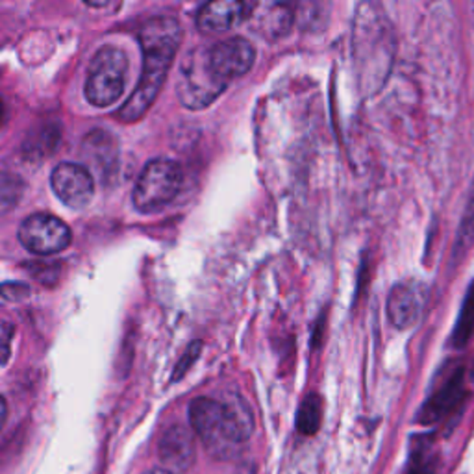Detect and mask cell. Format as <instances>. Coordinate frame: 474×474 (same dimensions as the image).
I'll list each match as a JSON object with an SVG mask.
<instances>
[{"label": "cell", "mask_w": 474, "mask_h": 474, "mask_svg": "<svg viewBox=\"0 0 474 474\" xmlns=\"http://www.w3.org/2000/svg\"><path fill=\"white\" fill-rule=\"evenodd\" d=\"M182 41V28L172 15H156L139 28L143 67L130 98L118 109L123 123H134L147 113L158 97Z\"/></svg>", "instance_id": "1"}, {"label": "cell", "mask_w": 474, "mask_h": 474, "mask_svg": "<svg viewBox=\"0 0 474 474\" xmlns=\"http://www.w3.org/2000/svg\"><path fill=\"white\" fill-rule=\"evenodd\" d=\"M127 73L129 59L121 48L111 45L98 48L88 69L86 98L98 108L117 102L125 91Z\"/></svg>", "instance_id": "2"}, {"label": "cell", "mask_w": 474, "mask_h": 474, "mask_svg": "<svg viewBox=\"0 0 474 474\" xmlns=\"http://www.w3.org/2000/svg\"><path fill=\"white\" fill-rule=\"evenodd\" d=\"M182 169L176 161L158 158L145 165L132 191L134 206L139 211H154L167 206L180 191Z\"/></svg>", "instance_id": "3"}, {"label": "cell", "mask_w": 474, "mask_h": 474, "mask_svg": "<svg viewBox=\"0 0 474 474\" xmlns=\"http://www.w3.org/2000/svg\"><path fill=\"white\" fill-rule=\"evenodd\" d=\"M254 56L256 50L252 43L240 36L228 37L210 48H204L208 71L224 89L232 80L243 77L252 67Z\"/></svg>", "instance_id": "4"}, {"label": "cell", "mask_w": 474, "mask_h": 474, "mask_svg": "<svg viewBox=\"0 0 474 474\" xmlns=\"http://www.w3.org/2000/svg\"><path fill=\"white\" fill-rule=\"evenodd\" d=\"M224 88L211 77L206 66L204 48L193 50L186 56L180 71V82H178V98L186 108L201 109L210 106Z\"/></svg>", "instance_id": "5"}, {"label": "cell", "mask_w": 474, "mask_h": 474, "mask_svg": "<svg viewBox=\"0 0 474 474\" xmlns=\"http://www.w3.org/2000/svg\"><path fill=\"white\" fill-rule=\"evenodd\" d=\"M19 242L34 254L50 256L71 245V230L62 219L50 213H34L21 222Z\"/></svg>", "instance_id": "6"}, {"label": "cell", "mask_w": 474, "mask_h": 474, "mask_svg": "<svg viewBox=\"0 0 474 474\" xmlns=\"http://www.w3.org/2000/svg\"><path fill=\"white\" fill-rule=\"evenodd\" d=\"M190 423L206 447L217 452L235 447L228 438L222 402L206 397L195 398L190 406Z\"/></svg>", "instance_id": "7"}, {"label": "cell", "mask_w": 474, "mask_h": 474, "mask_svg": "<svg viewBox=\"0 0 474 474\" xmlns=\"http://www.w3.org/2000/svg\"><path fill=\"white\" fill-rule=\"evenodd\" d=\"M50 186L66 206L80 210L93 199L95 182L91 172L78 163H59L50 174Z\"/></svg>", "instance_id": "8"}, {"label": "cell", "mask_w": 474, "mask_h": 474, "mask_svg": "<svg viewBox=\"0 0 474 474\" xmlns=\"http://www.w3.org/2000/svg\"><path fill=\"white\" fill-rule=\"evenodd\" d=\"M427 303V287L419 282H400L397 283L387 299L389 321L400 328H411L421 319Z\"/></svg>", "instance_id": "9"}, {"label": "cell", "mask_w": 474, "mask_h": 474, "mask_svg": "<svg viewBox=\"0 0 474 474\" xmlns=\"http://www.w3.org/2000/svg\"><path fill=\"white\" fill-rule=\"evenodd\" d=\"M465 398V371L456 367L447 380L432 393L419 411L417 421L421 425H436L459 407Z\"/></svg>", "instance_id": "10"}, {"label": "cell", "mask_w": 474, "mask_h": 474, "mask_svg": "<svg viewBox=\"0 0 474 474\" xmlns=\"http://www.w3.org/2000/svg\"><path fill=\"white\" fill-rule=\"evenodd\" d=\"M160 459L163 463V469L170 470L172 474L188 472L197 458L195 452V438L193 434L182 427L174 425L165 430V434L160 439Z\"/></svg>", "instance_id": "11"}, {"label": "cell", "mask_w": 474, "mask_h": 474, "mask_svg": "<svg viewBox=\"0 0 474 474\" xmlns=\"http://www.w3.org/2000/svg\"><path fill=\"white\" fill-rule=\"evenodd\" d=\"M256 5L252 3H235V0H222V3H210L197 14V26L202 32L217 34L224 32L235 25L252 17Z\"/></svg>", "instance_id": "12"}, {"label": "cell", "mask_w": 474, "mask_h": 474, "mask_svg": "<svg viewBox=\"0 0 474 474\" xmlns=\"http://www.w3.org/2000/svg\"><path fill=\"white\" fill-rule=\"evenodd\" d=\"M222 406L226 413V428L230 441L233 445L247 441L254 430V419L249 404L240 395H233L228 400H224Z\"/></svg>", "instance_id": "13"}, {"label": "cell", "mask_w": 474, "mask_h": 474, "mask_svg": "<svg viewBox=\"0 0 474 474\" xmlns=\"http://www.w3.org/2000/svg\"><path fill=\"white\" fill-rule=\"evenodd\" d=\"M252 23L256 32L265 37H278L285 34L293 23V12L287 5L269 3V5H256L252 14Z\"/></svg>", "instance_id": "14"}, {"label": "cell", "mask_w": 474, "mask_h": 474, "mask_svg": "<svg viewBox=\"0 0 474 474\" xmlns=\"http://www.w3.org/2000/svg\"><path fill=\"white\" fill-rule=\"evenodd\" d=\"M438 452L430 436H415L409 448L407 474H438Z\"/></svg>", "instance_id": "15"}, {"label": "cell", "mask_w": 474, "mask_h": 474, "mask_svg": "<svg viewBox=\"0 0 474 474\" xmlns=\"http://www.w3.org/2000/svg\"><path fill=\"white\" fill-rule=\"evenodd\" d=\"M323 423V400L319 395L312 393L301 404L299 415H296V428L303 436H315Z\"/></svg>", "instance_id": "16"}, {"label": "cell", "mask_w": 474, "mask_h": 474, "mask_svg": "<svg viewBox=\"0 0 474 474\" xmlns=\"http://www.w3.org/2000/svg\"><path fill=\"white\" fill-rule=\"evenodd\" d=\"M472 335H474V283L470 285V289L467 293V299L463 303V308L459 312L458 325L452 334V343H454V346L461 348L470 341Z\"/></svg>", "instance_id": "17"}, {"label": "cell", "mask_w": 474, "mask_h": 474, "mask_svg": "<svg viewBox=\"0 0 474 474\" xmlns=\"http://www.w3.org/2000/svg\"><path fill=\"white\" fill-rule=\"evenodd\" d=\"M472 245H474V190H472V195L469 199L465 215L461 219V226H459V233H458V242H456L454 252L458 256H463Z\"/></svg>", "instance_id": "18"}, {"label": "cell", "mask_w": 474, "mask_h": 474, "mask_svg": "<svg viewBox=\"0 0 474 474\" xmlns=\"http://www.w3.org/2000/svg\"><path fill=\"white\" fill-rule=\"evenodd\" d=\"M10 339H12V326H10V323H5L3 325V343H5L3 364H6L8 358H10Z\"/></svg>", "instance_id": "19"}, {"label": "cell", "mask_w": 474, "mask_h": 474, "mask_svg": "<svg viewBox=\"0 0 474 474\" xmlns=\"http://www.w3.org/2000/svg\"><path fill=\"white\" fill-rule=\"evenodd\" d=\"M143 474H172L170 470L163 469V467H156V469H150V470H145Z\"/></svg>", "instance_id": "20"}]
</instances>
